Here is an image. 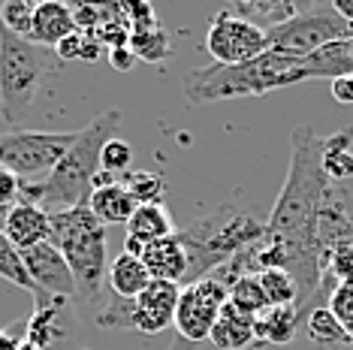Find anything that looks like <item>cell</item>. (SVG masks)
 Segmentation results:
<instances>
[{
	"instance_id": "cell-1",
	"label": "cell",
	"mask_w": 353,
	"mask_h": 350,
	"mask_svg": "<svg viewBox=\"0 0 353 350\" xmlns=\"http://www.w3.org/2000/svg\"><path fill=\"white\" fill-rule=\"evenodd\" d=\"M121 127V112L106 109L88 127L76 133V142L63 154V161L49 172L43 181H21V203H34L46 212H63L88 205L94 194V178L100 175V154L109 139H115V130Z\"/></svg>"
},
{
	"instance_id": "cell-2",
	"label": "cell",
	"mask_w": 353,
	"mask_h": 350,
	"mask_svg": "<svg viewBox=\"0 0 353 350\" xmlns=\"http://www.w3.org/2000/svg\"><path fill=\"white\" fill-rule=\"evenodd\" d=\"M175 236L188 254V281L184 284H194L214 275L232 257L260 242L266 236V220L245 203L230 200L208 212L205 218L194 220L190 227L175 229Z\"/></svg>"
},
{
	"instance_id": "cell-3",
	"label": "cell",
	"mask_w": 353,
	"mask_h": 350,
	"mask_svg": "<svg viewBox=\"0 0 353 350\" xmlns=\"http://www.w3.org/2000/svg\"><path fill=\"white\" fill-rule=\"evenodd\" d=\"M296 82H302L299 58L266 52L245 63H208V67L190 70L181 79V94L190 106H208L221 100L263 97Z\"/></svg>"
},
{
	"instance_id": "cell-4",
	"label": "cell",
	"mask_w": 353,
	"mask_h": 350,
	"mask_svg": "<svg viewBox=\"0 0 353 350\" xmlns=\"http://www.w3.org/2000/svg\"><path fill=\"white\" fill-rule=\"evenodd\" d=\"M49 242L63 254L76 281V302L94 305L103 296V284H109V254L106 227L94 218L88 205L52 212Z\"/></svg>"
},
{
	"instance_id": "cell-5",
	"label": "cell",
	"mask_w": 353,
	"mask_h": 350,
	"mask_svg": "<svg viewBox=\"0 0 353 350\" xmlns=\"http://www.w3.org/2000/svg\"><path fill=\"white\" fill-rule=\"evenodd\" d=\"M58 67L52 49L30 43L0 28V115L6 124H21L39 97V88Z\"/></svg>"
},
{
	"instance_id": "cell-6",
	"label": "cell",
	"mask_w": 353,
	"mask_h": 350,
	"mask_svg": "<svg viewBox=\"0 0 353 350\" xmlns=\"http://www.w3.org/2000/svg\"><path fill=\"white\" fill-rule=\"evenodd\" d=\"M76 133L6 130L0 133V166L15 172L21 181H43L63 161L76 142Z\"/></svg>"
},
{
	"instance_id": "cell-7",
	"label": "cell",
	"mask_w": 353,
	"mask_h": 350,
	"mask_svg": "<svg viewBox=\"0 0 353 350\" xmlns=\"http://www.w3.org/2000/svg\"><path fill=\"white\" fill-rule=\"evenodd\" d=\"M269 52L287 54V58H308L311 52L323 49L326 43L335 39H353L350 25L341 19L332 6H311V10H299L287 25H281L266 34Z\"/></svg>"
},
{
	"instance_id": "cell-8",
	"label": "cell",
	"mask_w": 353,
	"mask_h": 350,
	"mask_svg": "<svg viewBox=\"0 0 353 350\" xmlns=\"http://www.w3.org/2000/svg\"><path fill=\"white\" fill-rule=\"evenodd\" d=\"M227 302H230V287L221 284L218 278H203V281L184 284L172 320L181 341H205L212 336V326Z\"/></svg>"
},
{
	"instance_id": "cell-9",
	"label": "cell",
	"mask_w": 353,
	"mask_h": 350,
	"mask_svg": "<svg viewBox=\"0 0 353 350\" xmlns=\"http://www.w3.org/2000/svg\"><path fill=\"white\" fill-rule=\"evenodd\" d=\"M205 52L214 58V63H245L269 52V39L260 28L251 21L239 19L230 10H221L208 21L205 34Z\"/></svg>"
},
{
	"instance_id": "cell-10",
	"label": "cell",
	"mask_w": 353,
	"mask_h": 350,
	"mask_svg": "<svg viewBox=\"0 0 353 350\" xmlns=\"http://www.w3.org/2000/svg\"><path fill=\"white\" fill-rule=\"evenodd\" d=\"M21 260H25V269L34 281V290L46 293V296L54 299H70L76 302V281L73 272H70L63 254L54 248L52 242H43L30 251H21Z\"/></svg>"
},
{
	"instance_id": "cell-11",
	"label": "cell",
	"mask_w": 353,
	"mask_h": 350,
	"mask_svg": "<svg viewBox=\"0 0 353 350\" xmlns=\"http://www.w3.org/2000/svg\"><path fill=\"white\" fill-rule=\"evenodd\" d=\"M181 287L172 281H154L139 296L133 299V329L145 332V336H157L175 320V308H179Z\"/></svg>"
},
{
	"instance_id": "cell-12",
	"label": "cell",
	"mask_w": 353,
	"mask_h": 350,
	"mask_svg": "<svg viewBox=\"0 0 353 350\" xmlns=\"http://www.w3.org/2000/svg\"><path fill=\"white\" fill-rule=\"evenodd\" d=\"M3 233L19 251H30V248H37V245L49 242L52 214L34 203H15L12 209L6 212Z\"/></svg>"
},
{
	"instance_id": "cell-13",
	"label": "cell",
	"mask_w": 353,
	"mask_h": 350,
	"mask_svg": "<svg viewBox=\"0 0 353 350\" xmlns=\"http://www.w3.org/2000/svg\"><path fill=\"white\" fill-rule=\"evenodd\" d=\"M142 262L154 281H172L179 287H184V281H188V254H184L179 236H166L160 242L145 245Z\"/></svg>"
},
{
	"instance_id": "cell-14",
	"label": "cell",
	"mask_w": 353,
	"mask_h": 350,
	"mask_svg": "<svg viewBox=\"0 0 353 350\" xmlns=\"http://www.w3.org/2000/svg\"><path fill=\"white\" fill-rule=\"evenodd\" d=\"M299 76L305 79H341L353 76V39H335L323 49L311 52L308 58H299Z\"/></svg>"
},
{
	"instance_id": "cell-15",
	"label": "cell",
	"mask_w": 353,
	"mask_h": 350,
	"mask_svg": "<svg viewBox=\"0 0 353 350\" xmlns=\"http://www.w3.org/2000/svg\"><path fill=\"white\" fill-rule=\"evenodd\" d=\"M70 34H76V25H73V10L67 3H58V0L37 3L34 25H30V43L43 45V49H54Z\"/></svg>"
},
{
	"instance_id": "cell-16",
	"label": "cell",
	"mask_w": 353,
	"mask_h": 350,
	"mask_svg": "<svg viewBox=\"0 0 353 350\" xmlns=\"http://www.w3.org/2000/svg\"><path fill=\"white\" fill-rule=\"evenodd\" d=\"M305 317L308 314L302 305H272L254 317L256 338L269 341V344H290L299 326L305 323Z\"/></svg>"
},
{
	"instance_id": "cell-17",
	"label": "cell",
	"mask_w": 353,
	"mask_h": 350,
	"mask_svg": "<svg viewBox=\"0 0 353 350\" xmlns=\"http://www.w3.org/2000/svg\"><path fill=\"white\" fill-rule=\"evenodd\" d=\"M256 338V329H254V317L245 314L242 308H236L232 302L221 308L218 320L212 326V341L218 350H248V344Z\"/></svg>"
},
{
	"instance_id": "cell-18",
	"label": "cell",
	"mask_w": 353,
	"mask_h": 350,
	"mask_svg": "<svg viewBox=\"0 0 353 350\" xmlns=\"http://www.w3.org/2000/svg\"><path fill=\"white\" fill-rule=\"evenodd\" d=\"M88 209L94 212V218H97L103 227H109V224H127L139 205H136L133 194L127 190L124 181H112V185L94 187L91 200H88Z\"/></svg>"
},
{
	"instance_id": "cell-19",
	"label": "cell",
	"mask_w": 353,
	"mask_h": 350,
	"mask_svg": "<svg viewBox=\"0 0 353 350\" xmlns=\"http://www.w3.org/2000/svg\"><path fill=\"white\" fill-rule=\"evenodd\" d=\"M230 12L251 21L263 34H269V30L287 25L293 15H299V6L287 3V0H242V3H232Z\"/></svg>"
},
{
	"instance_id": "cell-20",
	"label": "cell",
	"mask_w": 353,
	"mask_h": 350,
	"mask_svg": "<svg viewBox=\"0 0 353 350\" xmlns=\"http://www.w3.org/2000/svg\"><path fill=\"white\" fill-rule=\"evenodd\" d=\"M151 284V275L145 269L142 257H133V254H118L115 260L109 262V290L121 299H136L142 290Z\"/></svg>"
},
{
	"instance_id": "cell-21",
	"label": "cell",
	"mask_w": 353,
	"mask_h": 350,
	"mask_svg": "<svg viewBox=\"0 0 353 350\" xmlns=\"http://www.w3.org/2000/svg\"><path fill=\"white\" fill-rule=\"evenodd\" d=\"M166 236H175V220L166 205H139L127 220V238H136L142 245L160 242Z\"/></svg>"
},
{
	"instance_id": "cell-22",
	"label": "cell",
	"mask_w": 353,
	"mask_h": 350,
	"mask_svg": "<svg viewBox=\"0 0 353 350\" xmlns=\"http://www.w3.org/2000/svg\"><path fill=\"white\" fill-rule=\"evenodd\" d=\"M323 172L332 185H341L353 175V130L323 139Z\"/></svg>"
},
{
	"instance_id": "cell-23",
	"label": "cell",
	"mask_w": 353,
	"mask_h": 350,
	"mask_svg": "<svg viewBox=\"0 0 353 350\" xmlns=\"http://www.w3.org/2000/svg\"><path fill=\"white\" fill-rule=\"evenodd\" d=\"M305 329H308V338L320 347H350L353 341L344 332V326L339 323V317L326 308H311L308 317H305Z\"/></svg>"
},
{
	"instance_id": "cell-24",
	"label": "cell",
	"mask_w": 353,
	"mask_h": 350,
	"mask_svg": "<svg viewBox=\"0 0 353 350\" xmlns=\"http://www.w3.org/2000/svg\"><path fill=\"white\" fill-rule=\"evenodd\" d=\"M256 275H260V287L266 293L269 308L272 305H302V293L284 269H266V272H256Z\"/></svg>"
},
{
	"instance_id": "cell-25",
	"label": "cell",
	"mask_w": 353,
	"mask_h": 350,
	"mask_svg": "<svg viewBox=\"0 0 353 350\" xmlns=\"http://www.w3.org/2000/svg\"><path fill=\"white\" fill-rule=\"evenodd\" d=\"M230 302L236 308H242L245 314H251V317L266 311L269 302H266V293H263V287H260V275H254V272L239 275L236 281L230 284Z\"/></svg>"
},
{
	"instance_id": "cell-26",
	"label": "cell",
	"mask_w": 353,
	"mask_h": 350,
	"mask_svg": "<svg viewBox=\"0 0 353 350\" xmlns=\"http://www.w3.org/2000/svg\"><path fill=\"white\" fill-rule=\"evenodd\" d=\"M130 52L136 54L139 61H148V63H160L172 54V43L166 37L163 28H154V30H142V34H130Z\"/></svg>"
},
{
	"instance_id": "cell-27",
	"label": "cell",
	"mask_w": 353,
	"mask_h": 350,
	"mask_svg": "<svg viewBox=\"0 0 353 350\" xmlns=\"http://www.w3.org/2000/svg\"><path fill=\"white\" fill-rule=\"evenodd\" d=\"M0 278L3 281L15 284L19 290H28L34 293V281H30L28 269H25V260H21V251L6 238V233L0 229Z\"/></svg>"
},
{
	"instance_id": "cell-28",
	"label": "cell",
	"mask_w": 353,
	"mask_h": 350,
	"mask_svg": "<svg viewBox=\"0 0 353 350\" xmlns=\"http://www.w3.org/2000/svg\"><path fill=\"white\" fill-rule=\"evenodd\" d=\"M124 185L133 194L136 205H163V196H166L163 175H157V172H130Z\"/></svg>"
},
{
	"instance_id": "cell-29",
	"label": "cell",
	"mask_w": 353,
	"mask_h": 350,
	"mask_svg": "<svg viewBox=\"0 0 353 350\" xmlns=\"http://www.w3.org/2000/svg\"><path fill=\"white\" fill-rule=\"evenodd\" d=\"M34 3L28 0H6L0 6V28H6L10 34L21 37V39H30V25H34Z\"/></svg>"
},
{
	"instance_id": "cell-30",
	"label": "cell",
	"mask_w": 353,
	"mask_h": 350,
	"mask_svg": "<svg viewBox=\"0 0 353 350\" xmlns=\"http://www.w3.org/2000/svg\"><path fill=\"white\" fill-rule=\"evenodd\" d=\"M329 311L339 317V323L344 326V332L353 341V281L335 284L332 296H329Z\"/></svg>"
},
{
	"instance_id": "cell-31",
	"label": "cell",
	"mask_w": 353,
	"mask_h": 350,
	"mask_svg": "<svg viewBox=\"0 0 353 350\" xmlns=\"http://www.w3.org/2000/svg\"><path fill=\"white\" fill-rule=\"evenodd\" d=\"M133 163V145L124 139H109L106 145H103V154H100V169L103 172H124L130 169Z\"/></svg>"
},
{
	"instance_id": "cell-32",
	"label": "cell",
	"mask_w": 353,
	"mask_h": 350,
	"mask_svg": "<svg viewBox=\"0 0 353 350\" xmlns=\"http://www.w3.org/2000/svg\"><path fill=\"white\" fill-rule=\"evenodd\" d=\"M15 203H21V178L0 166V209H12Z\"/></svg>"
},
{
	"instance_id": "cell-33",
	"label": "cell",
	"mask_w": 353,
	"mask_h": 350,
	"mask_svg": "<svg viewBox=\"0 0 353 350\" xmlns=\"http://www.w3.org/2000/svg\"><path fill=\"white\" fill-rule=\"evenodd\" d=\"M82 39H85V34H70L67 39H61L58 45H54V58L58 61H79V54H82Z\"/></svg>"
},
{
	"instance_id": "cell-34",
	"label": "cell",
	"mask_w": 353,
	"mask_h": 350,
	"mask_svg": "<svg viewBox=\"0 0 353 350\" xmlns=\"http://www.w3.org/2000/svg\"><path fill=\"white\" fill-rule=\"evenodd\" d=\"M109 63L118 70V73H130L133 63H136V54L130 52V45H121V49H109Z\"/></svg>"
},
{
	"instance_id": "cell-35",
	"label": "cell",
	"mask_w": 353,
	"mask_h": 350,
	"mask_svg": "<svg viewBox=\"0 0 353 350\" xmlns=\"http://www.w3.org/2000/svg\"><path fill=\"white\" fill-rule=\"evenodd\" d=\"M100 54H103V43L94 34H85L82 39V54H79V61H100Z\"/></svg>"
},
{
	"instance_id": "cell-36",
	"label": "cell",
	"mask_w": 353,
	"mask_h": 350,
	"mask_svg": "<svg viewBox=\"0 0 353 350\" xmlns=\"http://www.w3.org/2000/svg\"><path fill=\"white\" fill-rule=\"evenodd\" d=\"M332 97L339 103H353V76H341L332 82Z\"/></svg>"
},
{
	"instance_id": "cell-37",
	"label": "cell",
	"mask_w": 353,
	"mask_h": 350,
	"mask_svg": "<svg viewBox=\"0 0 353 350\" xmlns=\"http://www.w3.org/2000/svg\"><path fill=\"white\" fill-rule=\"evenodd\" d=\"M21 344H25V338H19L10 329H0V350H21Z\"/></svg>"
},
{
	"instance_id": "cell-38",
	"label": "cell",
	"mask_w": 353,
	"mask_h": 350,
	"mask_svg": "<svg viewBox=\"0 0 353 350\" xmlns=\"http://www.w3.org/2000/svg\"><path fill=\"white\" fill-rule=\"evenodd\" d=\"M332 10L341 15L344 21H347V25H353V0H335L332 3Z\"/></svg>"
},
{
	"instance_id": "cell-39",
	"label": "cell",
	"mask_w": 353,
	"mask_h": 350,
	"mask_svg": "<svg viewBox=\"0 0 353 350\" xmlns=\"http://www.w3.org/2000/svg\"><path fill=\"white\" fill-rule=\"evenodd\" d=\"M172 350H179V347H172Z\"/></svg>"
}]
</instances>
